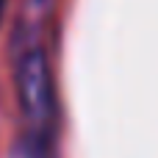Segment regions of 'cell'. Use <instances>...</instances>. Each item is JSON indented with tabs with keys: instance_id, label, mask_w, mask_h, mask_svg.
Here are the masks:
<instances>
[{
	"instance_id": "obj_2",
	"label": "cell",
	"mask_w": 158,
	"mask_h": 158,
	"mask_svg": "<svg viewBox=\"0 0 158 158\" xmlns=\"http://www.w3.org/2000/svg\"><path fill=\"white\" fill-rule=\"evenodd\" d=\"M3 8H6V0H0V14H3Z\"/></svg>"
},
{
	"instance_id": "obj_1",
	"label": "cell",
	"mask_w": 158,
	"mask_h": 158,
	"mask_svg": "<svg viewBox=\"0 0 158 158\" xmlns=\"http://www.w3.org/2000/svg\"><path fill=\"white\" fill-rule=\"evenodd\" d=\"M14 92L25 125L36 133L50 128L56 114V86L50 72V58L39 42H25L14 58Z\"/></svg>"
}]
</instances>
